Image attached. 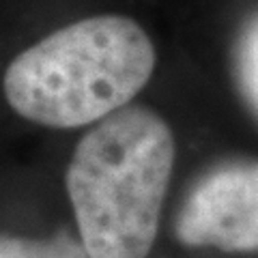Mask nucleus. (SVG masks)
Instances as JSON below:
<instances>
[{"label": "nucleus", "mask_w": 258, "mask_h": 258, "mask_svg": "<svg viewBox=\"0 0 258 258\" xmlns=\"http://www.w3.org/2000/svg\"><path fill=\"white\" fill-rule=\"evenodd\" d=\"M176 147L157 112L127 106L95 123L64 172L91 258H147L155 245Z\"/></svg>", "instance_id": "1"}, {"label": "nucleus", "mask_w": 258, "mask_h": 258, "mask_svg": "<svg viewBox=\"0 0 258 258\" xmlns=\"http://www.w3.org/2000/svg\"><path fill=\"white\" fill-rule=\"evenodd\" d=\"M155 47L140 24L95 15L50 32L5 69L7 103L52 129L95 125L129 106L153 76Z\"/></svg>", "instance_id": "2"}, {"label": "nucleus", "mask_w": 258, "mask_h": 258, "mask_svg": "<svg viewBox=\"0 0 258 258\" xmlns=\"http://www.w3.org/2000/svg\"><path fill=\"white\" fill-rule=\"evenodd\" d=\"M174 235L187 247L258 252V159H232L196 181L176 213Z\"/></svg>", "instance_id": "3"}, {"label": "nucleus", "mask_w": 258, "mask_h": 258, "mask_svg": "<svg viewBox=\"0 0 258 258\" xmlns=\"http://www.w3.org/2000/svg\"><path fill=\"white\" fill-rule=\"evenodd\" d=\"M0 258H91L80 237L58 230L52 237L32 239L0 235Z\"/></svg>", "instance_id": "4"}, {"label": "nucleus", "mask_w": 258, "mask_h": 258, "mask_svg": "<svg viewBox=\"0 0 258 258\" xmlns=\"http://www.w3.org/2000/svg\"><path fill=\"white\" fill-rule=\"evenodd\" d=\"M235 76L239 91L258 116V15L247 24L237 41Z\"/></svg>", "instance_id": "5"}]
</instances>
